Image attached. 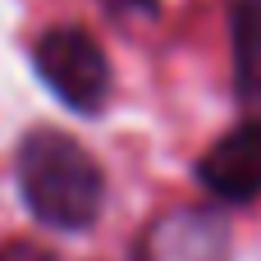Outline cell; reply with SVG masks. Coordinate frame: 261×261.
<instances>
[{
    "instance_id": "cell-1",
    "label": "cell",
    "mask_w": 261,
    "mask_h": 261,
    "mask_svg": "<svg viewBox=\"0 0 261 261\" xmlns=\"http://www.w3.org/2000/svg\"><path fill=\"white\" fill-rule=\"evenodd\" d=\"M14 184L28 216L60 234H83L101 220L106 206V170L101 161L64 128L37 124L18 138Z\"/></svg>"
},
{
    "instance_id": "cell-2",
    "label": "cell",
    "mask_w": 261,
    "mask_h": 261,
    "mask_svg": "<svg viewBox=\"0 0 261 261\" xmlns=\"http://www.w3.org/2000/svg\"><path fill=\"white\" fill-rule=\"evenodd\" d=\"M32 69L41 78V87L69 106L73 115H101L106 101H110V55L101 50V41L78 28V23H60V28H46L37 41H32Z\"/></svg>"
},
{
    "instance_id": "cell-3",
    "label": "cell",
    "mask_w": 261,
    "mask_h": 261,
    "mask_svg": "<svg viewBox=\"0 0 261 261\" xmlns=\"http://www.w3.org/2000/svg\"><path fill=\"white\" fill-rule=\"evenodd\" d=\"M193 174L216 202H229V206L257 202L261 197V115H248L229 133H220L202 151Z\"/></svg>"
},
{
    "instance_id": "cell-4",
    "label": "cell",
    "mask_w": 261,
    "mask_h": 261,
    "mask_svg": "<svg viewBox=\"0 0 261 261\" xmlns=\"http://www.w3.org/2000/svg\"><path fill=\"white\" fill-rule=\"evenodd\" d=\"M138 261H229V225L206 206H179L151 220Z\"/></svg>"
},
{
    "instance_id": "cell-5",
    "label": "cell",
    "mask_w": 261,
    "mask_h": 261,
    "mask_svg": "<svg viewBox=\"0 0 261 261\" xmlns=\"http://www.w3.org/2000/svg\"><path fill=\"white\" fill-rule=\"evenodd\" d=\"M229 55L234 96L261 110V0H229Z\"/></svg>"
},
{
    "instance_id": "cell-6",
    "label": "cell",
    "mask_w": 261,
    "mask_h": 261,
    "mask_svg": "<svg viewBox=\"0 0 261 261\" xmlns=\"http://www.w3.org/2000/svg\"><path fill=\"white\" fill-rule=\"evenodd\" d=\"M0 261H64V257L41 248V243H32V239H5L0 243Z\"/></svg>"
}]
</instances>
